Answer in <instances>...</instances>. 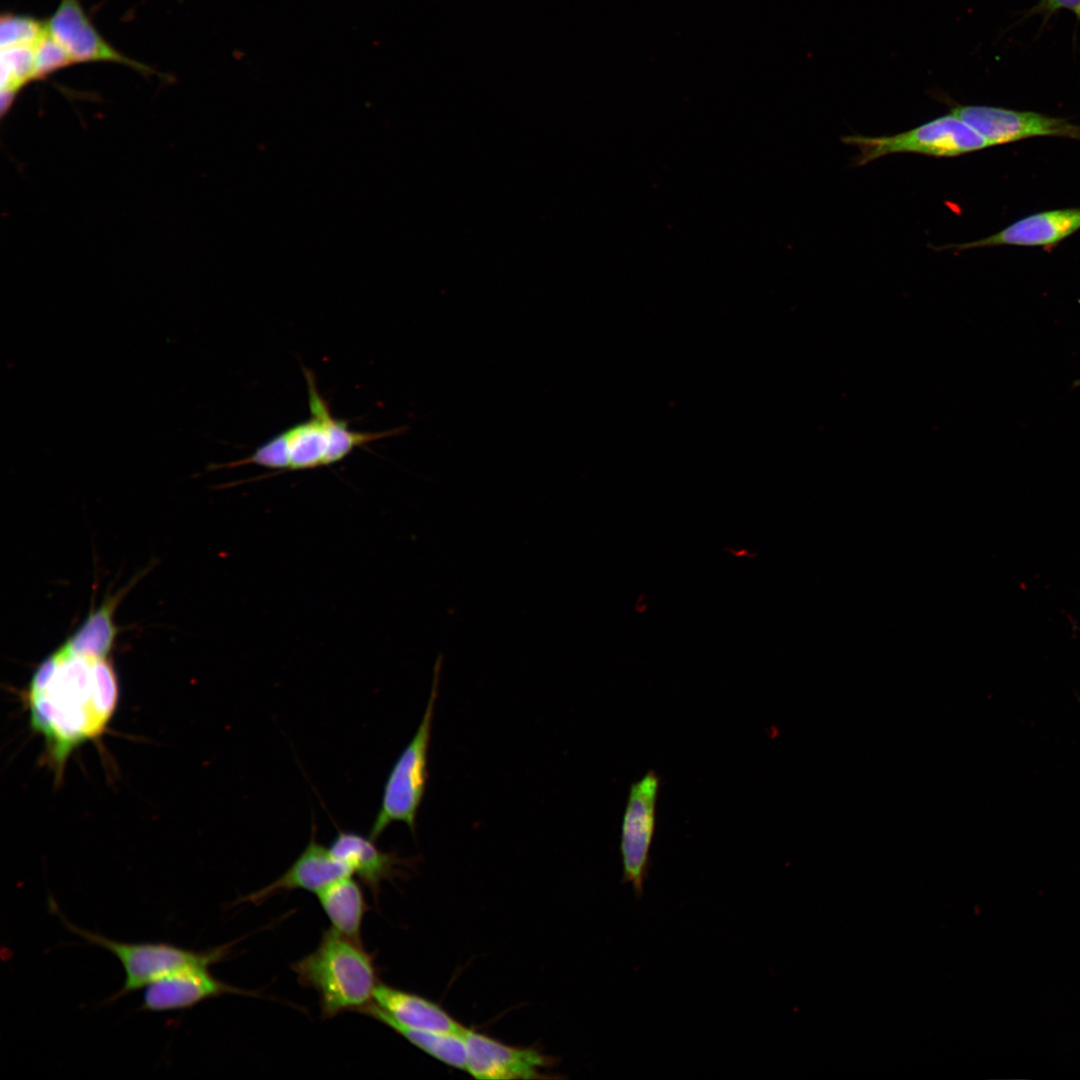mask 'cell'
<instances>
[{
    "label": "cell",
    "mask_w": 1080,
    "mask_h": 1080,
    "mask_svg": "<svg viewBox=\"0 0 1080 1080\" xmlns=\"http://www.w3.org/2000/svg\"><path fill=\"white\" fill-rule=\"evenodd\" d=\"M369 1017L393 1029L412 1045L438 1061L457 1069H466V1047L461 1034L411 1028L380 1014H371Z\"/></svg>",
    "instance_id": "ac0fdd59"
},
{
    "label": "cell",
    "mask_w": 1080,
    "mask_h": 1080,
    "mask_svg": "<svg viewBox=\"0 0 1080 1080\" xmlns=\"http://www.w3.org/2000/svg\"><path fill=\"white\" fill-rule=\"evenodd\" d=\"M47 34L46 22L32 16L3 14L0 21V47L37 46Z\"/></svg>",
    "instance_id": "ffe728a7"
},
{
    "label": "cell",
    "mask_w": 1080,
    "mask_h": 1080,
    "mask_svg": "<svg viewBox=\"0 0 1080 1080\" xmlns=\"http://www.w3.org/2000/svg\"><path fill=\"white\" fill-rule=\"evenodd\" d=\"M64 49L49 35L35 49V80L43 79L64 67L72 65Z\"/></svg>",
    "instance_id": "44dd1931"
},
{
    "label": "cell",
    "mask_w": 1080,
    "mask_h": 1080,
    "mask_svg": "<svg viewBox=\"0 0 1080 1080\" xmlns=\"http://www.w3.org/2000/svg\"><path fill=\"white\" fill-rule=\"evenodd\" d=\"M461 1036L466 1047V1071L476 1079L510 1080L543 1078L547 1057L533 1048L505 1044L473 1029L464 1027Z\"/></svg>",
    "instance_id": "30bf717a"
},
{
    "label": "cell",
    "mask_w": 1080,
    "mask_h": 1080,
    "mask_svg": "<svg viewBox=\"0 0 1080 1080\" xmlns=\"http://www.w3.org/2000/svg\"><path fill=\"white\" fill-rule=\"evenodd\" d=\"M1079 386H1080V379L1076 380L1072 385L1073 388H1076V387H1079Z\"/></svg>",
    "instance_id": "603a6c76"
},
{
    "label": "cell",
    "mask_w": 1080,
    "mask_h": 1080,
    "mask_svg": "<svg viewBox=\"0 0 1080 1080\" xmlns=\"http://www.w3.org/2000/svg\"><path fill=\"white\" fill-rule=\"evenodd\" d=\"M440 663L434 670L432 689L421 722L403 749L386 779L381 804L371 825L369 837L376 840L394 822L416 831V820L428 778V749L438 693Z\"/></svg>",
    "instance_id": "5b68a950"
},
{
    "label": "cell",
    "mask_w": 1080,
    "mask_h": 1080,
    "mask_svg": "<svg viewBox=\"0 0 1080 1080\" xmlns=\"http://www.w3.org/2000/svg\"><path fill=\"white\" fill-rule=\"evenodd\" d=\"M210 965H192L164 976L144 988L141 1011L172 1012L227 994L255 995L216 978Z\"/></svg>",
    "instance_id": "8fae6325"
},
{
    "label": "cell",
    "mask_w": 1080,
    "mask_h": 1080,
    "mask_svg": "<svg viewBox=\"0 0 1080 1080\" xmlns=\"http://www.w3.org/2000/svg\"><path fill=\"white\" fill-rule=\"evenodd\" d=\"M660 777L653 770L631 784L621 826L623 882L641 897L648 876L650 848L656 827Z\"/></svg>",
    "instance_id": "52a82bcc"
},
{
    "label": "cell",
    "mask_w": 1080,
    "mask_h": 1080,
    "mask_svg": "<svg viewBox=\"0 0 1080 1080\" xmlns=\"http://www.w3.org/2000/svg\"><path fill=\"white\" fill-rule=\"evenodd\" d=\"M361 1014L383 1015L403 1026L448 1034H461L464 1026L439 1004L384 983L377 985L372 1003Z\"/></svg>",
    "instance_id": "5bb4252c"
},
{
    "label": "cell",
    "mask_w": 1080,
    "mask_h": 1080,
    "mask_svg": "<svg viewBox=\"0 0 1080 1080\" xmlns=\"http://www.w3.org/2000/svg\"><path fill=\"white\" fill-rule=\"evenodd\" d=\"M291 969L302 986L318 994L323 1018L346 1011L360 1013L372 1003L379 984L375 955L332 927L322 932L316 949Z\"/></svg>",
    "instance_id": "3957f363"
},
{
    "label": "cell",
    "mask_w": 1080,
    "mask_h": 1080,
    "mask_svg": "<svg viewBox=\"0 0 1080 1080\" xmlns=\"http://www.w3.org/2000/svg\"><path fill=\"white\" fill-rule=\"evenodd\" d=\"M118 598H112L91 611L64 646L72 653L90 658H105L110 653L118 629L113 612Z\"/></svg>",
    "instance_id": "e0dca14e"
},
{
    "label": "cell",
    "mask_w": 1080,
    "mask_h": 1080,
    "mask_svg": "<svg viewBox=\"0 0 1080 1080\" xmlns=\"http://www.w3.org/2000/svg\"><path fill=\"white\" fill-rule=\"evenodd\" d=\"M49 35L64 49L73 64L114 62L153 73L148 66L128 58L111 46L97 31L79 0H61L46 21Z\"/></svg>",
    "instance_id": "9c48e42d"
},
{
    "label": "cell",
    "mask_w": 1080,
    "mask_h": 1080,
    "mask_svg": "<svg viewBox=\"0 0 1080 1080\" xmlns=\"http://www.w3.org/2000/svg\"><path fill=\"white\" fill-rule=\"evenodd\" d=\"M118 699L117 675L107 657L74 654L63 645L39 664L26 700L31 726L44 738L56 772L74 749L102 735Z\"/></svg>",
    "instance_id": "6da1fadb"
},
{
    "label": "cell",
    "mask_w": 1080,
    "mask_h": 1080,
    "mask_svg": "<svg viewBox=\"0 0 1080 1080\" xmlns=\"http://www.w3.org/2000/svg\"><path fill=\"white\" fill-rule=\"evenodd\" d=\"M1080 229V208L1039 212L1021 218L986 238L938 249L965 250L996 245L1051 246Z\"/></svg>",
    "instance_id": "4fadbf2b"
},
{
    "label": "cell",
    "mask_w": 1080,
    "mask_h": 1080,
    "mask_svg": "<svg viewBox=\"0 0 1080 1080\" xmlns=\"http://www.w3.org/2000/svg\"><path fill=\"white\" fill-rule=\"evenodd\" d=\"M303 372L308 391V419L271 437L249 456L217 468L253 464L286 471L314 469L337 463L369 443L405 432V427L380 432L351 429L346 421L333 416L317 388L313 372L307 368Z\"/></svg>",
    "instance_id": "7a4b0ae2"
},
{
    "label": "cell",
    "mask_w": 1080,
    "mask_h": 1080,
    "mask_svg": "<svg viewBox=\"0 0 1080 1080\" xmlns=\"http://www.w3.org/2000/svg\"><path fill=\"white\" fill-rule=\"evenodd\" d=\"M352 875L349 869L334 858L329 847L319 843L313 829L306 847L277 879L261 889L238 898L235 904L260 905L279 893L305 890L317 893L330 883Z\"/></svg>",
    "instance_id": "7c38bea8"
},
{
    "label": "cell",
    "mask_w": 1080,
    "mask_h": 1080,
    "mask_svg": "<svg viewBox=\"0 0 1080 1080\" xmlns=\"http://www.w3.org/2000/svg\"><path fill=\"white\" fill-rule=\"evenodd\" d=\"M35 49L36 46L1 48L2 113L9 109L19 90L35 80Z\"/></svg>",
    "instance_id": "d6986e66"
},
{
    "label": "cell",
    "mask_w": 1080,
    "mask_h": 1080,
    "mask_svg": "<svg viewBox=\"0 0 1080 1080\" xmlns=\"http://www.w3.org/2000/svg\"><path fill=\"white\" fill-rule=\"evenodd\" d=\"M1060 9L1070 10L1080 21V0H1039L1038 4L1030 10V14L1040 13L1046 21Z\"/></svg>",
    "instance_id": "7402d4cb"
},
{
    "label": "cell",
    "mask_w": 1080,
    "mask_h": 1080,
    "mask_svg": "<svg viewBox=\"0 0 1080 1080\" xmlns=\"http://www.w3.org/2000/svg\"><path fill=\"white\" fill-rule=\"evenodd\" d=\"M950 113L979 133L990 146L1037 136L1080 140V126L1037 112L954 103Z\"/></svg>",
    "instance_id": "ba28073f"
},
{
    "label": "cell",
    "mask_w": 1080,
    "mask_h": 1080,
    "mask_svg": "<svg viewBox=\"0 0 1080 1080\" xmlns=\"http://www.w3.org/2000/svg\"><path fill=\"white\" fill-rule=\"evenodd\" d=\"M48 906L50 912L54 913L70 932L78 935L87 943L108 950L120 961L125 974L124 982L120 990L109 1001L117 1000L144 989L154 981L180 969L198 964L211 966L221 962L231 952L230 944L204 951H196L165 942L130 943L117 941L71 923L61 913L52 897L48 899Z\"/></svg>",
    "instance_id": "277c9868"
},
{
    "label": "cell",
    "mask_w": 1080,
    "mask_h": 1080,
    "mask_svg": "<svg viewBox=\"0 0 1080 1080\" xmlns=\"http://www.w3.org/2000/svg\"><path fill=\"white\" fill-rule=\"evenodd\" d=\"M841 141L859 150L855 161L857 166L890 154L953 157L990 146L985 138L952 113L899 134L874 137L848 135L842 137Z\"/></svg>",
    "instance_id": "8992f818"
},
{
    "label": "cell",
    "mask_w": 1080,
    "mask_h": 1080,
    "mask_svg": "<svg viewBox=\"0 0 1080 1080\" xmlns=\"http://www.w3.org/2000/svg\"><path fill=\"white\" fill-rule=\"evenodd\" d=\"M351 876L330 883L316 895L319 905L331 922V927L362 943V923L369 907L361 886Z\"/></svg>",
    "instance_id": "2e32d148"
},
{
    "label": "cell",
    "mask_w": 1080,
    "mask_h": 1080,
    "mask_svg": "<svg viewBox=\"0 0 1080 1080\" xmlns=\"http://www.w3.org/2000/svg\"><path fill=\"white\" fill-rule=\"evenodd\" d=\"M374 841L353 831H339L329 850L336 860L369 888L376 900L382 883L398 876L400 867L406 866L409 860L394 852L381 850Z\"/></svg>",
    "instance_id": "9a60e30c"
}]
</instances>
